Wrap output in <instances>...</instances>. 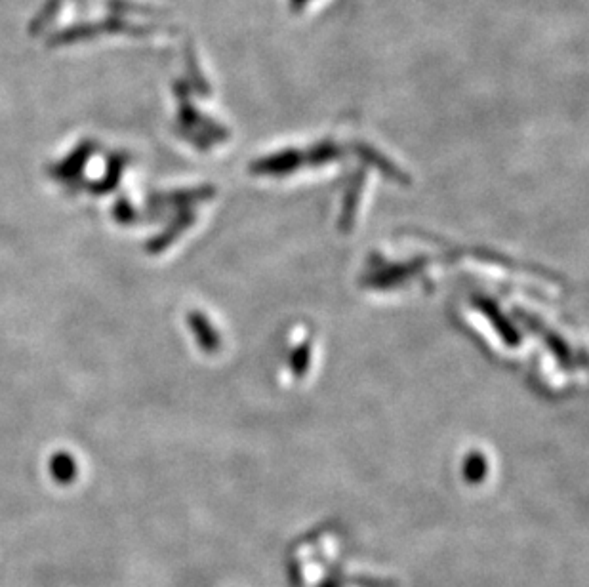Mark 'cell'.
I'll list each match as a JSON object with an SVG mask.
<instances>
[{
	"label": "cell",
	"mask_w": 589,
	"mask_h": 587,
	"mask_svg": "<svg viewBox=\"0 0 589 587\" xmlns=\"http://www.w3.org/2000/svg\"><path fill=\"white\" fill-rule=\"evenodd\" d=\"M290 2H292V8L294 10H302L309 0H290Z\"/></svg>",
	"instance_id": "1"
}]
</instances>
